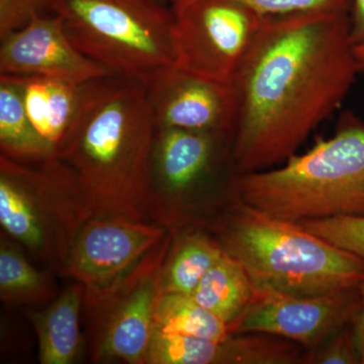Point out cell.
Masks as SVG:
<instances>
[{"mask_svg":"<svg viewBox=\"0 0 364 364\" xmlns=\"http://www.w3.org/2000/svg\"><path fill=\"white\" fill-rule=\"evenodd\" d=\"M361 70L350 14L264 16L232 85L235 173L273 168L296 154L341 107Z\"/></svg>","mask_w":364,"mask_h":364,"instance_id":"1","label":"cell"},{"mask_svg":"<svg viewBox=\"0 0 364 364\" xmlns=\"http://www.w3.org/2000/svg\"><path fill=\"white\" fill-rule=\"evenodd\" d=\"M156 132L142 83L112 75L82 85L57 157L75 176L91 215L151 222Z\"/></svg>","mask_w":364,"mask_h":364,"instance_id":"2","label":"cell"},{"mask_svg":"<svg viewBox=\"0 0 364 364\" xmlns=\"http://www.w3.org/2000/svg\"><path fill=\"white\" fill-rule=\"evenodd\" d=\"M232 202V208L208 225L223 251L247 273L256 294L318 296L364 282V260L358 256L299 223Z\"/></svg>","mask_w":364,"mask_h":364,"instance_id":"3","label":"cell"},{"mask_svg":"<svg viewBox=\"0 0 364 364\" xmlns=\"http://www.w3.org/2000/svg\"><path fill=\"white\" fill-rule=\"evenodd\" d=\"M228 196L294 223L364 217V122L342 114L334 135L261 171L234 173Z\"/></svg>","mask_w":364,"mask_h":364,"instance_id":"4","label":"cell"},{"mask_svg":"<svg viewBox=\"0 0 364 364\" xmlns=\"http://www.w3.org/2000/svg\"><path fill=\"white\" fill-rule=\"evenodd\" d=\"M67 36L112 75L149 85L176 66L173 14L159 0H45Z\"/></svg>","mask_w":364,"mask_h":364,"instance_id":"5","label":"cell"},{"mask_svg":"<svg viewBox=\"0 0 364 364\" xmlns=\"http://www.w3.org/2000/svg\"><path fill=\"white\" fill-rule=\"evenodd\" d=\"M90 217L75 176L58 157L23 163L0 155L1 232L41 267L59 274Z\"/></svg>","mask_w":364,"mask_h":364,"instance_id":"6","label":"cell"},{"mask_svg":"<svg viewBox=\"0 0 364 364\" xmlns=\"http://www.w3.org/2000/svg\"><path fill=\"white\" fill-rule=\"evenodd\" d=\"M170 7L176 67L233 85L264 16L237 0H183Z\"/></svg>","mask_w":364,"mask_h":364,"instance_id":"7","label":"cell"},{"mask_svg":"<svg viewBox=\"0 0 364 364\" xmlns=\"http://www.w3.org/2000/svg\"><path fill=\"white\" fill-rule=\"evenodd\" d=\"M172 241L169 232L142 264L116 287L85 299L93 363L146 364L155 330L160 269Z\"/></svg>","mask_w":364,"mask_h":364,"instance_id":"8","label":"cell"},{"mask_svg":"<svg viewBox=\"0 0 364 364\" xmlns=\"http://www.w3.org/2000/svg\"><path fill=\"white\" fill-rule=\"evenodd\" d=\"M169 234L154 222L92 215L81 228L59 277L85 289V299L111 291L135 272Z\"/></svg>","mask_w":364,"mask_h":364,"instance_id":"9","label":"cell"},{"mask_svg":"<svg viewBox=\"0 0 364 364\" xmlns=\"http://www.w3.org/2000/svg\"><path fill=\"white\" fill-rule=\"evenodd\" d=\"M232 139L159 128L153 151L149 202L151 222L169 232L188 229L193 222V195L214 170L223 152L231 151Z\"/></svg>","mask_w":364,"mask_h":364,"instance_id":"10","label":"cell"},{"mask_svg":"<svg viewBox=\"0 0 364 364\" xmlns=\"http://www.w3.org/2000/svg\"><path fill=\"white\" fill-rule=\"evenodd\" d=\"M359 287L318 296L255 293L230 332L272 335L313 350L353 323L360 308Z\"/></svg>","mask_w":364,"mask_h":364,"instance_id":"11","label":"cell"},{"mask_svg":"<svg viewBox=\"0 0 364 364\" xmlns=\"http://www.w3.org/2000/svg\"><path fill=\"white\" fill-rule=\"evenodd\" d=\"M146 88L157 129L202 132L233 140L237 117L233 86L173 66Z\"/></svg>","mask_w":364,"mask_h":364,"instance_id":"12","label":"cell"},{"mask_svg":"<svg viewBox=\"0 0 364 364\" xmlns=\"http://www.w3.org/2000/svg\"><path fill=\"white\" fill-rule=\"evenodd\" d=\"M0 74L41 76L77 85L112 75L79 51L61 20L52 14H41L21 30L1 38Z\"/></svg>","mask_w":364,"mask_h":364,"instance_id":"13","label":"cell"},{"mask_svg":"<svg viewBox=\"0 0 364 364\" xmlns=\"http://www.w3.org/2000/svg\"><path fill=\"white\" fill-rule=\"evenodd\" d=\"M284 358V342L262 333L215 341L154 330L146 364H280Z\"/></svg>","mask_w":364,"mask_h":364,"instance_id":"14","label":"cell"},{"mask_svg":"<svg viewBox=\"0 0 364 364\" xmlns=\"http://www.w3.org/2000/svg\"><path fill=\"white\" fill-rule=\"evenodd\" d=\"M83 303L85 289L73 282L42 310L26 311V318L37 334L41 363H76L83 346L80 332Z\"/></svg>","mask_w":364,"mask_h":364,"instance_id":"15","label":"cell"},{"mask_svg":"<svg viewBox=\"0 0 364 364\" xmlns=\"http://www.w3.org/2000/svg\"><path fill=\"white\" fill-rule=\"evenodd\" d=\"M223 253L212 237L200 232H174L160 269V293L193 294Z\"/></svg>","mask_w":364,"mask_h":364,"instance_id":"16","label":"cell"},{"mask_svg":"<svg viewBox=\"0 0 364 364\" xmlns=\"http://www.w3.org/2000/svg\"><path fill=\"white\" fill-rule=\"evenodd\" d=\"M25 249L0 235V299L9 305L40 306L58 296L51 270L38 268Z\"/></svg>","mask_w":364,"mask_h":364,"instance_id":"17","label":"cell"},{"mask_svg":"<svg viewBox=\"0 0 364 364\" xmlns=\"http://www.w3.org/2000/svg\"><path fill=\"white\" fill-rule=\"evenodd\" d=\"M191 296L231 329L247 310L255 291L240 263L224 252Z\"/></svg>","mask_w":364,"mask_h":364,"instance_id":"18","label":"cell"},{"mask_svg":"<svg viewBox=\"0 0 364 364\" xmlns=\"http://www.w3.org/2000/svg\"><path fill=\"white\" fill-rule=\"evenodd\" d=\"M0 150L1 155L23 163H39L57 157L51 144L31 122L18 86L2 75H0Z\"/></svg>","mask_w":364,"mask_h":364,"instance_id":"19","label":"cell"},{"mask_svg":"<svg viewBox=\"0 0 364 364\" xmlns=\"http://www.w3.org/2000/svg\"><path fill=\"white\" fill-rule=\"evenodd\" d=\"M155 330L222 341L230 335L229 326L200 306L191 294L160 293L154 311Z\"/></svg>","mask_w":364,"mask_h":364,"instance_id":"20","label":"cell"},{"mask_svg":"<svg viewBox=\"0 0 364 364\" xmlns=\"http://www.w3.org/2000/svg\"><path fill=\"white\" fill-rule=\"evenodd\" d=\"M306 230L364 260V217L342 215L299 223Z\"/></svg>","mask_w":364,"mask_h":364,"instance_id":"21","label":"cell"},{"mask_svg":"<svg viewBox=\"0 0 364 364\" xmlns=\"http://www.w3.org/2000/svg\"><path fill=\"white\" fill-rule=\"evenodd\" d=\"M183 0H171L172 2ZM262 16L305 13V11H336L351 14L354 0H237Z\"/></svg>","mask_w":364,"mask_h":364,"instance_id":"22","label":"cell"},{"mask_svg":"<svg viewBox=\"0 0 364 364\" xmlns=\"http://www.w3.org/2000/svg\"><path fill=\"white\" fill-rule=\"evenodd\" d=\"M304 363L360 364V358L354 341L352 324L332 335L324 343L304 356Z\"/></svg>","mask_w":364,"mask_h":364,"instance_id":"23","label":"cell"},{"mask_svg":"<svg viewBox=\"0 0 364 364\" xmlns=\"http://www.w3.org/2000/svg\"><path fill=\"white\" fill-rule=\"evenodd\" d=\"M45 9V0H0V39L21 30Z\"/></svg>","mask_w":364,"mask_h":364,"instance_id":"24","label":"cell"},{"mask_svg":"<svg viewBox=\"0 0 364 364\" xmlns=\"http://www.w3.org/2000/svg\"><path fill=\"white\" fill-rule=\"evenodd\" d=\"M359 289L361 296L360 308L352 323V331L360 358V364H364V282L359 287Z\"/></svg>","mask_w":364,"mask_h":364,"instance_id":"25","label":"cell"},{"mask_svg":"<svg viewBox=\"0 0 364 364\" xmlns=\"http://www.w3.org/2000/svg\"><path fill=\"white\" fill-rule=\"evenodd\" d=\"M350 20L352 42L354 46L364 43V0H354Z\"/></svg>","mask_w":364,"mask_h":364,"instance_id":"26","label":"cell"},{"mask_svg":"<svg viewBox=\"0 0 364 364\" xmlns=\"http://www.w3.org/2000/svg\"><path fill=\"white\" fill-rule=\"evenodd\" d=\"M354 52H355L356 58H358L361 68H364V43L354 46Z\"/></svg>","mask_w":364,"mask_h":364,"instance_id":"27","label":"cell"},{"mask_svg":"<svg viewBox=\"0 0 364 364\" xmlns=\"http://www.w3.org/2000/svg\"><path fill=\"white\" fill-rule=\"evenodd\" d=\"M159 1H161L163 2V4H170V1H171V0H159Z\"/></svg>","mask_w":364,"mask_h":364,"instance_id":"28","label":"cell"}]
</instances>
